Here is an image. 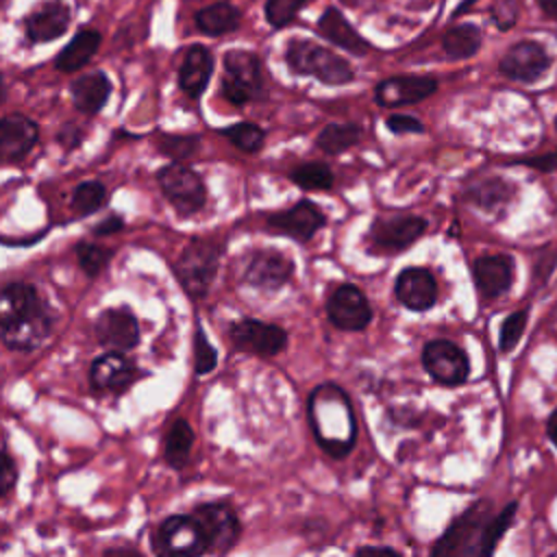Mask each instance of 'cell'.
<instances>
[{
    "instance_id": "cell-48",
    "label": "cell",
    "mask_w": 557,
    "mask_h": 557,
    "mask_svg": "<svg viewBox=\"0 0 557 557\" xmlns=\"http://www.w3.org/2000/svg\"><path fill=\"white\" fill-rule=\"evenodd\" d=\"M102 557H144V555L133 548H126V546H115V548H109Z\"/></svg>"
},
{
    "instance_id": "cell-19",
    "label": "cell",
    "mask_w": 557,
    "mask_h": 557,
    "mask_svg": "<svg viewBox=\"0 0 557 557\" xmlns=\"http://www.w3.org/2000/svg\"><path fill=\"white\" fill-rule=\"evenodd\" d=\"M96 337L113 352H122L139 342V326L128 309H107L96 320Z\"/></svg>"
},
{
    "instance_id": "cell-29",
    "label": "cell",
    "mask_w": 557,
    "mask_h": 557,
    "mask_svg": "<svg viewBox=\"0 0 557 557\" xmlns=\"http://www.w3.org/2000/svg\"><path fill=\"white\" fill-rule=\"evenodd\" d=\"M242 13L231 2H213L196 13V26L205 35H224L239 26Z\"/></svg>"
},
{
    "instance_id": "cell-21",
    "label": "cell",
    "mask_w": 557,
    "mask_h": 557,
    "mask_svg": "<svg viewBox=\"0 0 557 557\" xmlns=\"http://www.w3.org/2000/svg\"><path fill=\"white\" fill-rule=\"evenodd\" d=\"M70 7L61 0L44 2L26 17V37L33 44H46L61 37L70 26Z\"/></svg>"
},
{
    "instance_id": "cell-38",
    "label": "cell",
    "mask_w": 557,
    "mask_h": 557,
    "mask_svg": "<svg viewBox=\"0 0 557 557\" xmlns=\"http://www.w3.org/2000/svg\"><path fill=\"white\" fill-rule=\"evenodd\" d=\"M524 329H527V311L520 309V311L509 313L503 320L500 331H498V348H500V352H511L518 346Z\"/></svg>"
},
{
    "instance_id": "cell-10",
    "label": "cell",
    "mask_w": 557,
    "mask_h": 557,
    "mask_svg": "<svg viewBox=\"0 0 557 557\" xmlns=\"http://www.w3.org/2000/svg\"><path fill=\"white\" fill-rule=\"evenodd\" d=\"M422 366L442 385L455 387L470 374L468 355L450 339H431L422 348Z\"/></svg>"
},
{
    "instance_id": "cell-41",
    "label": "cell",
    "mask_w": 557,
    "mask_h": 557,
    "mask_svg": "<svg viewBox=\"0 0 557 557\" xmlns=\"http://www.w3.org/2000/svg\"><path fill=\"white\" fill-rule=\"evenodd\" d=\"M76 257L81 268L89 274L96 276L109 261H111V250L96 246V244H78L76 246Z\"/></svg>"
},
{
    "instance_id": "cell-2",
    "label": "cell",
    "mask_w": 557,
    "mask_h": 557,
    "mask_svg": "<svg viewBox=\"0 0 557 557\" xmlns=\"http://www.w3.org/2000/svg\"><path fill=\"white\" fill-rule=\"evenodd\" d=\"M309 426L318 446L335 459L352 453L357 442V422L348 394L333 381L320 383L307 398Z\"/></svg>"
},
{
    "instance_id": "cell-43",
    "label": "cell",
    "mask_w": 557,
    "mask_h": 557,
    "mask_svg": "<svg viewBox=\"0 0 557 557\" xmlns=\"http://www.w3.org/2000/svg\"><path fill=\"white\" fill-rule=\"evenodd\" d=\"M17 481V470L7 453H0V496H4Z\"/></svg>"
},
{
    "instance_id": "cell-7",
    "label": "cell",
    "mask_w": 557,
    "mask_h": 557,
    "mask_svg": "<svg viewBox=\"0 0 557 557\" xmlns=\"http://www.w3.org/2000/svg\"><path fill=\"white\" fill-rule=\"evenodd\" d=\"M159 557H200L209 553L205 533L194 516H170L159 524L152 540Z\"/></svg>"
},
{
    "instance_id": "cell-50",
    "label": "cell",
    "mask_w": 557,
    "mask_h": 557,
    "mask_svg": "<svg viewBox=\"0 0 557 557\" xmlns=\"http://www.w3.org/2000/svg\"><path fill=\"white\" fill-rule=\"evenodd\" d=\"M540 4V9L548 15V17H555L557 20V0H535Z\"/></svg>"
},
{
    "instance_id": "cell-27",
    "label": "cell",
    "mask_w": 557,
    "mask_h": 557,
    "mask_svg": "<svg viewBox=\"0 0 557 557\" xmlns=\"http://www.w3.org/2000/svg\"><path fill=\"white\" fill-rule=\"evenodd\" d=\"M39 309L35 287L26 283H11L0 287V326L7 329Z\"/></svg>"
},
{
    "instance_id": "cell-40",
    "label": "cell",
    "mask_w": 557,
    "mask_h": 557,
    "mask_svg": "<svg viewBox=\"0 0 557 557\" xmlns=\"http://www.w3.org/2000/svg\"><path fill=\"white\" fill-rule=\"evenodd\" d=\"M218 363V352L209 344L202 326H196L194 333V370L196 374H209Z\"/></svg>"
},
{
    "instance_id": "cell-24",
    "label": "cell",
    "mask_w": 557,
    "mask_h": 557,
    "mask_svg": "<svg viewBox=\"0 0 557 557\" xmlns=\"http://www.w3.org/2000/svg\"><path fill=\"white\" fill-rule=\"evenodd\" d=\"M213 57L205 46H191L178 70V85L189 98H198L211 78Z\"/></svg>"
},
{
    "instance_id": "cell-37",
    "label": "cell",
    "mask_w": 557,
    "mask_h": 557,
    "mask_svg": "<svg viewBox=\"0 0 557 557\" xmlns=\"http://www.w3.org/2000/svg\"><path fill=\"white\" fill-rule=\"evenodd\" d=\"M157 148L172 157L174 163L176 161H183L187 157H191L196 150H198V137L196 135H165L161 133L157 137Z\"/></svg>"
},
{
    "instance_id": "cell-12",
    "label": "cell",
    "mask_w": 557,
    "mask_h": 557,
    "mask_svg": "<svg viewBox=\"0 0 557 557\" xmlns=\"http://www.w3.org/2000/svg\"><path fill=\"white\" fill-rule=\"evenodd\" d=\"M326 315L339 331H361L372 322V307L357 285L342 283L326 300Z\"/></svg>"
},
{
    "instance_id": "cell-49",
    "label": "cell",
    "mask_w": 557,
    "mask_h": 557,
    "mask_svg": "<svg viewBox=\"0 0 557 557\" xmlns=\"http://www.w3.org/2000/svg\"><path fill=\"white\" fill-rule=\"evenodd\" d=\"M546 433L550 437V442L557 446V409L548 416V422H546Z\"/></svg>"
},
{
    "instance_id": "cell-36",
    "label": "cell",
    "mask_w": 557,
    "mask_h": 557,
    "mask_svg": "<svg viewBox=\"0 0 557 557\" xmlns=\"http://www.w3.org/2000/svg\"><path fill=\"white\" fill-rule=\"evenodd\" d=\"M233 146H237L244 152H257L263 146L265 133L261 131V126L252 124V122H239L233 126H226L220 131Z\"/></svg>"
},
{
    "instance_id": "cell-42",
    "label": "cell",
    "mask_w": 557,
    "mask_h": 557,
    "mask_svg": "<svg viewBox=\"0 0 557 557\" xmlns=\"http://www.w3.org/2000/svg\"><path fill=\"white\" fill-rule=\"evenodd\" d=\"M385 126L389 133L394 135H407V133H424V124L411 115H403V113H394L385 117Z\"/></svg>"
},
{
    "instance_id": "cell-11",
    "label": "cell",
    "mask_w": 557,
    "mask_h": 557,
    "mask_svg": "<svg viewBox=\"0 0 557 557\" xmlns=\"http://www.w3.org/2000/svg\"><path fill=\"white\" fill-rule=\"evenodd\" d=\"M228 337L237 350L259 357H274L287 346V333L281 326L255 318L233 322L228 329Z\"/></svg>"
},
{
    "instance_id": "cell-3",
    "label": "cell",
    "mask_w": 557,
    "mask_h": 557,
    "mask_svg": "<svg viewBox=\"0 0 557 557\" xmlns=\"http://www.w3.org/2000/svg\"><path fill=\"white\" fill-rule=\"evenodd\" d=\"M285 63L294 74L313 76L324 85H346L355 81V70L346 59L311 39H289L285 46Z\"/></svg>"
},
{
    "instance_id": "cell-31",
    "label": "cell",
    "mask_w": 557,
    "mask_h": 557,
    "mask_svg": "<svg viewBox=\"0 0 557 557\" xmlns=\"http://www.w3.org/2000/svg\"><path fill=\"white\" fill-rule=\"evenodd\" d=\"M100 35L96 30H81L72 37V41L59 52L57 67L61 72H74L81 70L98 50Z\"/></svg>"
},
{
    "instance_id": "cell-6",
    "label": "cell",
    "mask_w": 557,
    "mask_h": 557,
    "mask_svg": "<svg viewBox=\"0 0 557 557\" xmlns=\"http://www.w3.org/2000/svg\"><path fill=\"white\" fill-rule=\"evenodd\" d=\"M222 63L224 76L220 91L231 104H246L261 94L263 76L257 54L248 50H228Z\"/></svg>"
},
{
    "instance_id": "cell-17",
    "label": "cell",
    "mask_w": 557,
    "mask_h": 557,
    "mask_svg": "<svg viewBox=\"0 0 557 557\" xmlns=\"http://www.w3.org/2000/svg\"><path fill=\"white\" fill-rule=\"evenodd\" d=\"M396 300L407 307L409 311H426L437 300V283L431 270L411 265L405 268L394 283Z\"/></svg>"
},
{
    "instance_id": "cell-20",
    "label": "cell",
    "mask_w": 557,
    "mask_h": 557,
    "mask_svg": "<svg viewBox=\"0 0 557 557\" xmlns=\"http://www.w3.org/2000/svg\"><path fill=\"white\" fill-rule=\"evenodd\" d=\"M37 137L39 128L30 117L22 113L0 117V161H20L30 152Z\"/></svg>"
},
{
    "instance_id": "cell-44",
    "label": "cell",
    "mask_w": 557,
    "mask_h": 557,
    "mask_svg": "<svg viewBox=\"0 0 557 557\" xmlns=\"http://www.w3.org/2000/svg\"><path fill=\"white\" fill-rule=\"evenodd\" d=\"M518 163L527 165V168H535V170H542V172H553L557 170V150L553 152H546L542 157H529V159H520Z\"/></svg>"
},
{
    "instance_id": "cell-13",
    "label": "cell",
    "mask_w": 557,
    "mask_h": 557,
    "mask_svg": "<svg viewBox=\"0 0 557 557\" xmlns=\"http://www.w3.org/2000/svg\"><path fill=\"white\" fill-rule=\"evenodd\" d=\"M550 54L542 44L522 39L503 54L498 61V72L509 81L535 83L550 67Z\"/></svg>"
},
{
    "instance_id": "cell-23",
    "label": "cell",
    "mask_w": 557,
    "mask_h": 557,
    "mask_svg": "<svg viewBox=\"0 0 557 557\" xmlns=\"http://www.w3.org/2000/svg\"><path fill=\"white\" fill-rule=\"evenodd\" d=\"M135 376L133 363L122 352H104L94 359L89 368V381L94 389H122Z\"/></svg>"
},
{
    "instance_id": "cell-18",
    "label": "cell",
    "mask_w": 557,
    "mask_h": 557,
    "mask_svg": "<svg viewBox=\"0 0 557 557\" xmlns=\"http://www.w3.org/2000/svg\"><path fill=\"white\" fill-rule=\"evenodd\" d=\"M472 281L483 298L503 296L513 281V259L505 252L483 255L472 261Z\"/></svg>"
},
{
    "instance_id": "cell-14",
    "label": "cell",
    "mask_w": 557,
    "mask_h": 557,
    "mask_svg": "<svg viewBox=\"0 0 557 557\" xmlns=\"http://www.w3.org/2000/svg\"><path fill=\"white\" fill-rule=\"evenodd\" d=\"M437 91V81L433 76H418V74H396L387 76L376 83L374 100L381 107L396 109L416 104Z\"/></svg>"
},
{
    "instance_id": "cell-33",
    "label": "cell",
    "mask_w": 557,
    "mask_h": 557,
    "mask_svg": "<svg viewBox=\"0 0 557 557\" xmlns=\"http://www.w3.org/2000/svg\"><path fill=\"white\" fill-rule=\"evenodd\" d=\"M191 444H194V431L187 424V420H183V418L174 420V424L170 426L168 437H165V459H168V463L176 470L183 468L189 459Z\"/></svg>"
},
{
    "instance_id": "cell-26",
    "label": "cell",
    "mask_w": 557,
    "mask_h": 557,
    "mask_svg": "<svg viewBox=\"0 0 557 557\" xmlns=\"http://www.w3.org/2000/svg\"><path fill=\"white\" fill-rule=\"evenodd\" d=\"M50 326V315L39 307L28 318L2 329V342L13 350H33L48 337Z\"/></svg>"
},
{
    "instance_id": "cell-45",
    "label": "cell",
    "mask_w": 557,
    "mask_h": 557,
    "mask_svg": "<svg viewBox=\"0 0 557 557\" xmlns=\"http://www.w3.org/2000/svg\"><path fill=\"white\" fill-rule=\"evenodd\" d=\"M355 557H400V553L389 546H359L355 550Z\"/></svg>"
},
{
    "instance_id": "cell-15",
    "label": "cell",
    "mask_w": 557,
    "mask_h": 557,
    "mask_svg": "<svg viewBox=\"0 0 557 557\" xmlns=\"http://www.w3.org/2000/svg\"><path fill=\"white\" fill-rule=\"evenodd\" d=\"M268 226L305 244L309 242L324 224L326 218L324 213L311 202V200H298L294 207L283 209V211H274L265 218Z\"/></svg>"
},
{
    "instance_id": "cell-25",
    "label": "cell",
    "mask_w": 557,
    "mask_h": 557,
    "mask_svg": "<svg viewBox=\"0 0 557 557\" xmlns=\"http://www.w3.org/2000/svg\"><path fill=\"white\" fill-rule=\"evenodd\" d=\"M513 194H516V187L509 181H505L500 176H492V178H481V181L472 183L466 189L463 198H466V202L479 207L481 211L500 215L505 211V207L511 202Z\"/></svg>"
},
{
    "instance_id": "cell-39",
    "label": "cell",
    "mask_w": 557,
    "mask_h": 557,
    "mask_svg": "<svg viewBox=\"0 0 557 557\" xmlns=\"http://www.w3.org/2000/svg\"><path fill=\"white\" fill-rule=\"evenodd\" d=\"M307 4V0H265V20L274 28L287 26L300 9Z\"/></svg>"
},
{
    "instance_id": "cell-4",
    "label": "cell",
    "mask_w": 557,
    "mask_h": 557,
    "mask_svg": "<svg viewBox=\"0 0 557 557\" xmlns=\"http://www.w3.org/2000/svg\"><path fill=\"white\" fill-rule=\"evenodd\" d=\"M220 246L213 239L194 237L174 263V274L191 298H202L218 272Z\"/></svg>"
},
{
    "instance_id": "cell-1",
    "label": "cell",
    "mask_w": 557,
    "mask_h": 557,
    "mask_svg": "<svg viewBox=\"0 0 557 557\" xmlns=\"http://www.w3.org/2000/svg\"><path fill=\"white\" fill-rule=\"evenodd\" d=\"M516 513V500H509L498 513H492L490 500H474L435 540L431 557H494V550L513 524Z\"/></svg>"
},
{
    "instance_id": "cell-34",
    "label": "cell",
    "mask_w": 557,
    "mask_h": 557,
    "mask_svg": "<svg viewBox=\"0 0 557 557\" xmlns=\"http://www.w3.org/2000/svg\"><path fill=\"white\" fill-rule=\"evenodd\" d=\"M289 178H292V183H296L305 191L331 189L333 181H335L331 168L326 163H320V161H307V163L296 165L289 172Z\"/></svg>"
},
{
    "instance_id": "cell-28",
    "label": "cell",
    "mask_w": 557,
    "mask_h": 557,
    "mask_svg": "<svg viewBox=\"0 0 557 557\" xmlns=\"http://www.w3.org/2000/svg\"><path fill=\"white\" fill-rule=\"evenodd\" d=\"M70 91H72L74 104L81 113L96 115L104 107V102L111 94V81L102 72H91L87 76L76 78L72 83Z\"/></svg>"
},
{
    "instance_id": "cell-22",
    "label": "cell",
    "mask_w": 557,
    "mask_h": 557,
    "mask_svg": "<svg viewBox=\"0 0 557 557\" xmlns=\"http://www.w3.org/2000/svg\"><path fill=\"white\" fill-rule=\"evenodd\" d=\"M315 28H318V33H320L326 41H331V44H335V46L348 50L350 54L363 57V54L370 52L368 39H363V37L350 26V22L339 13V9H335V7H329V9L320 15Z\"/></svg>"
},
{
    "instance_id": "cell-47",
    "label": "cell",
    "mask_w": 557,
    "mask_h": 557,
    "mask_svg": "<svg viewBox=\"0 0 557 557\" xmlns=\"http://www.w3.org/2000/svg\"><path fill=\"white\" fill-rule=\"evenodd\" d=\"M124 224H122V220L120 218H109L107 222H102L100 226H96V233L98 235H111L113 231H120Z\"/></svg>"
},
{
    "instance_id": "cell-35",
    "label": "cell",
    "mask_w": 557,
    "mask_h": 557,
    "mask_svg": "<svg viewBox=\"0 0 557 557\" xmlns=\"http://www.w3.org/2000/svg\"><path fill=\"white\" fill-rule=\"evenodd\" d=\"M107 200V187L98 181H85L72 191V209L81 215L98 211Z\"/></svg>"
},
{
    "instance_id": "cell-9",
    "label": "cell",
    "mask_w": 557,
    "mask_h": 557,
    "mask_svg": "<svg viewBox=\"0 0 557 557\" xmlns=\"http://www.w3.org/2000/svg\"><path fill=\"white\" fill-rule=\"evenodd\" d=\"M194 520L200 524L209 553H226L239 540V518L228 503H205L194 509Z\"/></svg>"
},
{
    "instance_id": "cell-8",
    "label": "cell",
    "mask_w": 557,
    "mask_h": 557,
    "mask_svg": "<svg viewBox=\"0 0 557 557\" xmlns=\"http://www.w3.org/2000/svg\"><path fill=\"white\" fill-rule=\"evenodd\" d=\"M157 181L161 191L178 213L191 215L205 207L207 189L202 178L191 168L170 163L157 172Z\"/></svg>"
},
{
    "instance_id": "cell-16",
    "label": "cell",
    "mask_w": 557,
    "mask_h": 557,
    "mask_svg": "<svg viewBox=\"0 0 557 557\" xmlns=\"http://www.w3.org/2000/svg\"><path fill=\"white\" fill-rule=\"evenodd\" d=\"M294 274V261L278 250H257L246 270L244 281L263 292L281 289Z\"/></svg>"
},
{
    "instance_id": "cell-30",
    "label": "cell",
    "mask_w": 557,
    "mask_h": 557,
    "mask_svg": "<svg viewBox=\"0 0 557 557\" xmlns=\"http://www.w3.org/2000/svg\"><path fill=\"white\" fill-rule=\"evenodd\" d=\"M481 30L479 26L466 22V24H457V26H450L444 37H442V48H444V54L453 61H461V59H470L472 54L479 52L481 48Z\"/></svg>"
},
{
    "instance_id": "cell-32",
    "label": "cell",
    "mask_w": 557,
    "mask_h": 557,
    "mask_svg": "<svg viewBox=\"0 0 557 557\" xmlns=\"http://www.w3.org/2000/svg\"><path fill=\"white\" fill-rule=\"evenodd\" d=\"M361 139V126L359 124H339V122H333V124H326L318 137H315V146L322 150V152H329V154H339V152H346L348 148H352L357 141Z\"/></svg>"
},
{
    "instance_id": "cell-5",
    "label": "cell",
    "mask_w": 557,
    "mask_h": 557,
    "mask_svg": "<svg viewBox=\"0 0 557 557\" xmlns=\"http://www.w3.org/2000/svg\"><path fill=\"white\" fill-rule=\"evenodd\" d=\"M424 231L426 222L420 215H379L372 220L366 242L372 255H398L418 242Z\"/></svg>"
},
{
    "instance_id": "cell-46",
    "label": "cell",
    "mask_w": 557,
    "mask_h": 557,
    "mask_svg": "<svg viewBox=\"0 0 557 557\" xmlns=\"http://www.w3.org/2000/svg\"><path fill=\"white\" fill-rule=\"evenodd\" d=\"M59 141L63 144V148L72 150V148H76V144L81 141V133H78L74 126H63L61 133H59Z\"/></svg>"
},
{
    "instance_id": "cell-51",
    "label": "cell",
    "mask_w": 557,
    "mask_h": 557,
    "mask_svg": "<svg viewBox=\"0 0 557 557\" xmlns=\"http://www.w3.org/2000/svg\"><path fill=\"white\" fill-rule=\"evenodd\" d=\"M472 2L474 0H463L459 7H457V11H455V15H461V13H466L470 7H472Z\"/></svg>"
}]
</instances>
